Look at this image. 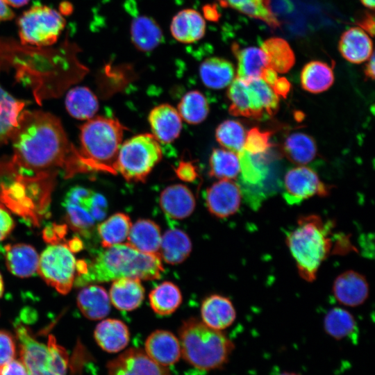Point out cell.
<instances>
[{"label":"cell","mask_w":375,"mask_h":375,"mask_svg":"<svg viewBox=\"0 0 375 375\" xmlns=\"http://www.w3.org/2000/svg\"><path fill=\"white\" fill-rule=\"evenodd\" d=\"M332 291L340 304L356 307L367 300L369 284L363 274L354 270H347L336 277Z\"/></svg>","instance_id":"14"},{"label":"cell","mask_w":375,"mask_h":375,"mask_svg":"<svg viewBox=\"0 0 375 375\" xmlns=\"http://www.w3.org/2000/svg\"><path fill=\"white\" fill-rule=\"evenodd\" d=\"M124 127L115 118L96 117L81 127L80 153L90 171L115 174Z\"/></svg>","instance_id":"5"},{"label":"cell","mask_w":375,"mask_h":375,"mask_svg":"<svg viewBox=\"0 0 375 375\" xmlns=\"http://www.w3.org/2000/svg\"><path fill=\"white\" fill-rule=\"evenodd\" d=\"M159 203L163 212L175 219L188 217L196 206L193 193L183 184H173L165 188L160 194Z\"/></svg>","instance_id":"17"},{"label":"cell","mask_w":375,"mask_h":375,"mask_svg":"<svg viewBox=\"0 0 375 375\" xmlns=\"http://www.w3.org/2000/svg\"><path fill=\"white\" fill-rule=\"evenodd\" d=\"M270 8L274 15L285 14L292 12L293 4L290 0H271Z\"/></svg>","instance_id":"48"},{"label":"cell","mask_w":375,"mask_h":375,"mask_svg":"<svg viewBox=\"0 0 375 375\" xmlns=\"http://www.w3.org/2000/svg\"><path fill=\"white\" fill-rule=\"evenodd\" d=\"M163 272L158 255L142 253L127 243H120L106 248L89 261H76L74 285L83 287L125 277L156 280Z\"/></svg>","instance_id":"2"},{"label":"cell","mask_w":375,"mask_h":375,"mask_svg":"<svg viewBox=\"0 0 375 375\" xmlns=\"http://www.w3.org/2000/svg\"><path fill=\"white\" fill-rule=\"evenodd\" d=\"M176 176L183 181L192 182L198 176L197 168L190 161L181 160L175 169Z\"/></svg>","instance_id":"45"},{"label":"cell","mask_w":375,"mask_h":375,"mask_svg":"<svg viewBox=\"0 0 375 375\" xmlns=\"http://www.w3.org/2000/svg\"><path fill=\"white\" fill-rule=\"evenodd\" d=\"M209 175L219 179H235L240 173L237 153L226 149H215L209 158Z\"/></svg>","instance_id":"39"},{"label":"cell","mask_w":375,"mask_h":375,"mask_svg":"<svg viewBox=\"0 0 375 375\" xmlns=\"http://www.w3.org/2000/svg\"><path fill=\"white\" fill-rule=\"evenodd\" d=\"M110 303L122 311L138 308L144 299V288L135 278H120L113 281L109 292Z\"/></svg>","instance_id":"20"},{"label":"cell","mask_w":375,"mask_h":375,"mask_svg":"<svg viewBox=\"0 0 375 375\" xmlns=\"http://www.w3.org/2000/svg\"><path fill=\"white\" fill-rule=\"evenodd\" d=\"M360 1L366 7L374 10L375 6L374 0H360Z\"/></svg>","instance_id":"55"},{"label":"cell","mask_w":375,"mask_h":375,"mask_svg":"<svg viewBox=\"0 0 375 375\" xmlns=\"http://www.w3.org/2000/svg\"><path fill=\"white\" fill-rule=\"evenodd\" d=\"M0 375H28L21 360L12 359L0 367Z\"/></svg>","instance_id":"47"},{"label":"cell","mask_w":375,"mask_h":375,"mask_svg":"<svg viewBox=\"0 0 375 375\" xmlns=\"http://www.w3.org/2000/svg\"><path fill=\"white\" fill-rule=\"evenodd\" d=\"M227 97L230 101L228 111L232 115L253 118L251 97L246 80L235 77L228 85Z\"/></svg>","instance_id":"41"},{"label":"cell","mask_w":375,"mask_h":375,"mask_svg":"<svg viewBox=\"0 0 375 375\" xmlns=\"http://www.w3.org/2000/svg\"><path fill=\"white\" fill-rule=\"evenodd\" d=\"M4 290L3 281L2 276L0 273V298L2 297Z\"/></svg>","instance_id":"56"},{"label":"cell","mask_w":375,"mask_h":375,"mask_svg":"<svg viewBox=\"0 0 375 375\" xmlns=\"http://www.w3.org/2000/svg\"><path fill=\"white\" fill-rule=\"evenodd\" d=\"M338 49L343 58L352 63H361L373 53L372 41L359 27H353L342 33Z\"/></svg>","instance_id":"24"},{"label":"cell","mask_w":375,"mask_h":375,"mask_svg":"<svg viewBox=\"0 0 375 375\" xmlns=\"http://www.w3.org/2000/svg\"><path fill=\"white\" fill-rule=\"evenodd\" d=\"M242 198L240 185L229 179H220L206 192V203L208 211L219 219L235 214L240 209Z\"/></svg>","instance_id":"13"},{"label":"cell","mask_w":375,"mask_h":375,"mask_svg":"<svg viewBox=\"0 0 375 375\" xmlns=\"http://www.w3.org/2000/svg\"><path fill=\"white\" fill-rule=\"evenodd\" d=\"M369 61L366 64L364 73L366 78L374 80V67H375V60H374V53H372L371 56L369 58Z\"/></svg>","instance_id":"52"},{"label":"cell","mask_w":375,"mask_h":375,"mask_svg":"<svg viewBox=\"0 0 375 375\" xmlns=\"http://www.w3.org/2000/svg\"><path fill=\"white\" fill-rule=\"evenodd\" d=\"M204 13L206 17L211 21L217 20L219 15L217 10L214 6H207L204 8Z\"/></svg>","instance_id":"53"},{"label":"cell","mask_w":375,"mask_h":375,"mask_svg":"<svg viewBox=\"0 0 375 375\" xmlns=\"http://www.w3.org/2000/svg\"><path fill=\"white\" fill-rule=\"evenodd\" d=\"M65 21L55 9L35 5L26 10L18 21L19 35L23 44L43 47L54 44Z\"/></svg>","instance_id":"9"},{"label":"cell","mask_w":375,"mask_h":375,"mask_svg":"<svg viewBox=\"0 0 375 375\" xmlns=\"http://www.w3.org/2000/svg\"><path fill=\"white\" fill-rule=\"evenodd\" d=\"M278 375H301L297 372H282L281 373H279Z\"/></svg>","instance_id":"57"},{"label":"cell","mask_w":375,"mask_h":375,"mask_svg":"<svg viewBox=\"0 0 375 375\" xmlns=\"http://www.w3.org/2000/svg\"><path fill=\"white\" fill-rule=\"evenodd\" d=\"M16 342L9 332L0 330V367L15 358Z\"/></svg>","instance_id":"44"},{"label":"cell","mask_w":375,"mask_h":375,"mask_svg":"<svg viewBox=\"0 0 375 375\" xmlns=\"http://www.w3.org/2000/svg\"><path fill=\"white\" fill-rule=\"evenodd\" d=\"M10 140L13 155L8 165L15 185L4 199L23 217L35 218L47 208L56 176L65 177L90 169L70 144L60 120L49 112L24 110Z\"/></svg>","instance_id":"1"},{"label":"cell","mask_w":375,"mask_h":375,"mask_svg":"<svg viewBox=\"0 0 375 375\" xmlns=\"http://www.w3.org/2000/svg\"><path fill=\"white\" fill-rule=\"evenodd\" d=\"M201 316L206 326L222 331L234 323L236 310L229 298L215 294L203 299L201 306Z\"/></svg>","instance_id":"18"},{"label":"cell","mask_w":375,"mask_h":375,"mask_svg":"<svg viewBox=\"0 0 375 375\" xmlns=\"http://www.w3.org/2000/svg\"><path fill=\"white\" fill-rule=\"evenodd\" d=\"M24 105L0 87V144L10 140Z\"/></svg>","instance_id":"37"},{"label":"cell","mask_w":375,"mask_h":375,"mask_svg":"<svg viewBox=\"0 0 375 375\" xmlns=\"http://www.w3.org/2000/svg\"><path fill=\"white\" fill-rule=\"evenodd\" d=\"M246 134L242 124L233 119L222 122L215 130L217 142L224 149L237 153L244 148Z\"/></svg>","instance_id":"42"},{"label":"cell","mask_w":375,"mask_h":375,"mask_svg":"<svg viewBox=\"0 0 375 375\" xmlns=\"http://www.w3.org/2000/svg\"><path fill=\"white\" fill-rule=\"evenodd\" d=\"M14 227L15 222L12 217L7 210L0 204V242L8 236Z\"/></svg>","instance_id":"46"},{"label":"cell","mask_w":375,"mask_h":375,"mask_svg":"<svg viewBox=\"0 0 375 375\" xmlns=\"http://www.w3.org/2000/svg\"><path fill=\"white\" fill-rule=\"evenodd\" d=\"M237 60L236 77L251 79L261 77L265 68L268 67L267 57L263 51L256 47L241 48L237 43L231 47Z\"/></svg>","instance_id":"28"},{"label":"cell","mask_w":375,"mask_h":375,"mask_svg":"<svg viewBox=\"0 0 375 375\" xmlns=\"http://www.w3.org/2000/svg\"><path fill=\"white\" fill-rule=\"evenodd\" d=\"M149 299L153 312L162 316L173 313L183 299L179 288L170 281L162 282L153 288L149 294Z\"/></svg>","instance_id":"36"},{"label":"cell","mask_w":375,"mask_h":375,"mask_svg":"<svg viewBox=\"0 0 375 375\" xmlns=\"http://www.w3.org/2000/svg\"><path fill=\"white\" fill-rule=\"evenodd\" d=\"M170 31L175 40L181 43H192L205 35L206 22L203 17L194 9H184L173 17Z\"/></svg>","instance_id":"21"},{"label":"cell","mask_w":375,"mask_h":375,"mask_svg":"<svg viewBox=\"0 0 375 375\" xmlns=\"http://www.w3.org/2000/svg\"><path fill=\"white\" fill-rule=\"evenodd\" d=\"M272 133L261 131L258 128L250 129L246 134L243 149L251 154L263 153L270 150L272 144L270 138Z\"/></svg>","instance_id":"43"},{"label":"cell","mask_w":375,"mask_h":375,"mask_svg":"<svg viewBox=\"0 0 375 375\" xmlns=\"http://www.w3.org/2000/svg\"><path fill=\"white\" fill-rule=\"evenodd\" d=\"M283 152L291 162L298 165H306L316 157L317 148L315 140L310 135L301 132H295L285 138Z\"/></svg>","instance_id":"32"},{"label":"cell","mask_w":375,"mask_h":375,"mask_svg":"<svg viewBox=\"0 0 375 375\" xmlns=\"http://www.w3.org/2000/svg\"><path fill=\"white\" fill-rule=\"evenodd\" d=\"M3 249L6 267L13 275L28 278L38 271L39 256L31 245L22 243L8 244Z\"/></svg>","instance_id":"19"},{"label":"cell","mask_w":375,"mask_h":375,"mask_svg":"<svg viewBox=\"0 0 375 375\" xmlns=\"http://www.w3.org/2000/svg\"><path fill=\"white\" fill-rule=\"evenodd\" d=\"M277 96L286 98L289 93L291 84L285 77H278L275 82L270 86Z\"/></svg>","instance_id":"49"},{"label":"cell","mask_w":375,"mask_h":375,"mask_svg":"<svg viewBox=\"0 0 375 375\" xmlns=\"http://www.w3.org/2000/svg\"><path fill=\"white\" fill-rule=\"evenodd\" d=\"M177 110L185 122L198 124L206 119L209 113V104L203 94L198 90H191L181 98Z\"/></svg>","instance_id":"38"},{"label":"cell","mask_w":375,"mask_h":375,"mask_svg":"<svg viewBox=\"0 0 375 375\" xmlns=\"http://www.w3.org/2000/svg\"><path fill=\"white\" fill-rule=\"evenodd\" d=\"M283 197L290 206L300 204L313 196L326 197L330 187L323 183L311 168L299 166L286 173L283 183Z\"/></svg>","instance_id":"11"},{"label":"cell","mask_w":375,"mask_h":375,"mask_svg":"<svg viewBox=\"0 0 375 375\" xmlns=\"http://www.w3.org/2000/svg\"><path fill=\"white\" fill-rule=\"evenodd\" d=\"M20 360L28 375H66L68 354L55 337L49 335L47 344L39 342L31 330L21 323L15 325Z\"/></svg>","instance_id":"6"},{"label":"cell","mask_w":375,"mask_h":375,"mask_svg":"<svg viewBox=\"0 0 375 375\" xmlns=\"http://www.w3.org/2000/svg\"><path fill=\"white\" fill-rule=\"evenodd\" d=\"M161 240L160 228L155 222L140 219L132 224L127 244L140 252L158 255Z\"/></svg>","instance_id":"23"},{"label":"cell","mask_w":375,"mask_h":375,"mask_svg":"<svg viewBox=\"0 0 375 375\" xmlns=\"http://www.w3.org/2000/svg\"><path fill=\"white\" fill-rule=\"evenodd\" d=\"M324 328L335 340H350L356 342L358 338V326L353 315L340 307L331 308L325 315Z\"/></svg>","instance_id":"26"},{"label":"cell","mask_w":375,"mask_h":375,"mask_svg":"<svg viewBox=\"0 0 375 375\" xmlns=\"http://www.w3.org/2000/svg\"><path fill=\"white\" fill-rule=\"evenodd\" d=\"M271 0H221L228 6L249 17L263 21L272 28H277L280 22L270 8Z\"/></svg>","instance_id":"40"},{"label":"cell","mask_w":375,"mask_h":375,"mask_svg":"<svg viewBox=\"0 0 375 375\" xmlns=\"http://www.w3.org/2000/svg\"><path fill=\"white\" fill-rule=\"evenodd\" d=\"M108 375H170L167 367L153 361L140 348H129L106 365Z\"/></svg>","instance_id":"12"},{"label":"cell","mask_w":375,"mask_h":375,"mask_svg":"<svg viewBox=\"0 0 375 375\" xmlns=\"http://www.w3.org/2000/svg\"><path fill=\"white\" fill-rule=\"evenodd\" d=\"M68 112L78 119H90L99 109V103L94 94L86 87H76L70 90L65 99Z\"/></svg>","instance_id":"33"},{"label":"cell","mask_w":375,"mask_h":375,"mask_svg":"<svg viewBox=\"0 0 375 375\" xmlns=\"http://www.w3.org/2000/svg\"><path fill=\"white\" fill-rule=\"evenodd\" d=\"M62 205L70 228L85 237L91 233L96 223L106 217L108 210L103 195L82 186L69 190Z\"/></svg>","instance_id":"8"},{"label":"cell","mask_w":375,"mask_h":375,"mask_svg":"<svg viewBox=\"0 0 375 375\" xmlns=\"http://www.w3.org/2000/svg\"><path fill=\"white\" fill-rule=\"evenodd\" d=\"M131 38L138 50L149 51L160 43L162 34L158 24L153 19L139 16L132 21Z\"/></svg>","instance_id":"31"},{"label":"cell","mask_w":375,"mask_h":375,"mask_svg":"<svg viewBox=\"0 0 375 375\" xmlns=\"http://www.w3.org/2000/svg\"><path fill=\"white\" fill-rule=\"evenodd\" d=\"M303 90L313 94L327 90L334 82L332 68L327 63L312 60L303 67L300 75Z\"/></svg>","instance_id":"30"},{"label":"cell","mask_w":375,"mask_h":375,"mask_svg":"<svg viewBox=\"0 0 375 375\" xmlns=\"http://www.w3.org/2000/svg\"><path fill=\"white\" fill-rule=\"evenodd\" d=\"M144 351L156 363L168 367L181 357L178 338L167 330H156L146 339Z\"/></svg>","instance_id":"16"},{"label":"cell","mask_w":375,"mask_h":375,"mask_svg":"<svg viewBox=\"0 0 375 375\" xmlns=\"http://www.w3.org/2000/svg\"><path fill=\"white\" fill-rule=\"evenodd\" d=\"M132 226L130 217L117 212L97 225V233L103 248L120 244L127 240Z\"/></svg>","instance_id":"35"},{"label":"cell","mask_w":375,"mask_h":375,"mask_svg":"<svg viewBox=\"0 0 375 375\" xmlns=\"http://www.w3.org/2000/svg\"><path fill=\"white\" fill-rule=\"evenodd\" d=\"M162 156L159 142L152 134H139L122 142L114 169L127 181L144 182Z\"/></svg>","instance_id":"7"},{"label":"cell","mask_w":375,"mask_h":375,"mask_svg":"<svg viewBox=\"0 0 375 375\" xmlns=\"http://www.w3.org/2000/svg\"><path fill=\"white\" fill-rule=\"evenodd\" d=\"M333 222L317 215L299 217L296 226L286 233V244L300 276L308 282L315 280L322 262L333 247Z\"/></svg>","instance_id":"3"},{"label":"cell","mask_w":375,"mask_h":375,"mask_svg":"<svg viewBox=\"0 0 375 375\" xmlns=\"http://www.w3.org/2000/svg\"><path fill=\"white\" fill-rule=\"evenodd\" d=\"M97 344L105 351L117 353L126 347L130 332L126 324L117 319H106L99 323L94 331Z\"/></svg>","instance_id":"22"},{"label":"cell","mask_w":375,"mask_h":375,"mask_svg":"<svg viewBox=\"0 0 375 375\" xmlns=\"http://www.w3.org/2000/svg\"><path fill=\"white\" fill-rule=\"evenodd\" d=\"M5 2L10 6L21 7L26 4L29 0H4Z\"/></svg>","instance_id":"54"},{"label":"cell","mask_w":375,"mask_h":375,"mask_svg":"<svg viewBox=\"0 0 375 375\" xmlns=\"http://www.w3.org/2000/svg\"><path fill=\"white\" fill-rule=\"evenodd\" d=\"M14 14L4 0H0V22L11 19Z\"/></svg>","instance_id":"51"},{"label":"cell","mask_w":375,"mask_h":375,"mask_svg":"<svg viewBox=\"0 0 375 375\" xmlns=\"http://www.w3.org/2000/svg\"><path fill=\"white\" fill-rule=\"evenodd\" d=\"M261 49L265 53L268 67L278 73L288 72L294 65V53L286 40L271 38L263 42Z\"/></svg>","instance_id":"34"},{"label":"cell","mask_w":375,"mask_h":375,"mask_svg":"<svg viewBox=\"0 0 375 375\" xmlns=\"http://www.w3.org/2000/svg\"><path fill=\"white\" fill-rule=\"evenodd\" d=\"M356 24L366 31L372 37L374 35L375 21L373 14L365 12L363 15L358 19Z\"/></svg>","instance_id":"50"},{"label":"cell","mask_w":375,"mask_h":375,"mask_svg":"<svg viewBox=\"0 0 375 375\" xmlns=\"http://www.w3.org/2000/svg\"><path fill=\"white\" fill-rule=\"evenodd\" d=\"M199 76L205 86L219 90L231 84L235 78V69L234 65L228 60L210 57L200 65Z\"/></svg>","instance_id":"27"},{"label":"cell","mask_w":375,"mask_h":375,"mask_svg":"<svg viewBox=\"0 0 375 375\" xmlns=\"http://www.w3.org/2000/svg\"><path fill=\"white\" fill-rule=\"evenodd\" d=\"M152 135L161 143L174 141L182 129V119L175 108L168 103L154 107L148 115Z\"/></svg>","instance_id":"15"},{"label":"cell","mask_w":375,"mask_h":375,"mask_svg":"<svg viewBox=\"0 0 375 375\" xmlns=\"http://www.w3.org/2000/svg\"><path fill=\"white\" fill-rule=\"evenodd\" d=\"M76 261L66 244H51L39 257L38 273L62 294L72 289L76 278Z\"/></svg>","instance_id":"10"},{"label":"cell","mask_w":375,"mask_h":375,"mask_svg":"<svg viewBox=\"0 0 375 375\" xmlns=\"http://www.w3.org/2000/svg\"><path fill=\"white\" fill-rule=\"evenodd\" d=\"M77 305L88 319L98 320L106 317L110 311V301L106 290L101 286L87 285L77 296Z\"/></svg>","instance_id":"25"},{"label":"cell","mask_w":375,"mask_h":375,"mask_svg":"<svg viewBox=\"0 0 375 375\" xmlns=\"http://www.w3.org/2000/svg\"><path fill=\"white\" fill-rule=\"evenodd\" d=\"M178 340L183 359L201 370L223 367L235 349L234 343L221 331L212 329L194 317L182 323Z\"/></svg>","instance_id":"4"},{"label":"cell","mask_w":375,"mask_h":375,"mask_svg":"<svg viewBox=\"0 0 375 375\" xmlns=\"http://www.w3.org/2000/svg\"><path fill=\"white\" fill-rule=\"evenodd\" d=\"M191 251L190 238L183 231L169 229L162 236L158 255L167 263L180 264L188 258Z\"/></svg>","instance_id":"29"}]
</instances>
